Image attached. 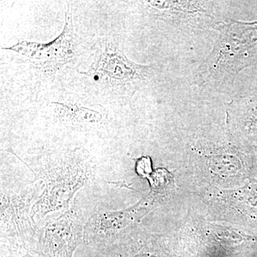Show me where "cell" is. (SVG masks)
I'll return each mask as SVG.
<instances>
[{"label": "cell", "mask_w": 257, "mask_h": 257, "mask_svg": "<svg viewBox=\"0 0 257 257\" xmlns=\"http://www.w3.org/2000/svg\"><path fill=\"white\" fill-rule=\"evenodd\" d=\"M20 160L35 180L43 183V192L32 211L37 223L49 214L72 207L77 193L84 187L106 182L90 152L82 147L40 149Z\"/></svg>", "instance_id": "obj_1"}, {"label": "cell", "mask_w": 257, "mask_h": 257, "mask_svg": "<svg viewBox=\"0 0 257 257\" xmlns=\"http://www.w3.org/2000/svg\"><path fill=\"white\" fill-rule=\"evenodd\" d=\"M217 30L212 50L197 70L199 85H226L243 69L257 65V21H225Z\"/></svg>", "instance_id": "obj_2"}, {"label": "cell", "mask_w": 257, "mask_h": 257, "mask_svg": "<svg viewBox=\"0 0 257 257\" xmlns=\"http://www.w3.org/2000/svg\"><path fill=\"white\" fill-rule=\"evenodd\" d=\"M43 190L42 181L9 177L1 172V244L36 249L41 224L33 219L32 211Z\"/></svg>", "instance_id": "obj_3"}, {"label": "cell", "mask_w": 257, "mask_h": 257, "mask_svg": "<svg viewBox=\"0 0 257 257\" xmlns=\"http://www.w3.org/2000/svg\"><path fill=\"white\" fill-rule=\"evenodd\" d=\"M88 216L77 205L76 198L69 209L49 214L40 223L35 251L40 257H73L77 248L84 244Z\"/></svg>", "instance_id": "obj_4"}, {"label": "cell", "mask_w": 257, "mask_h": 257, "mask_svg": "<svg viewBox=\"0 0 257 257\" xmlns=\"http://www.w3.org/2000/svg\"><path fill=\"white\" fill-rule=\"evenodd\" d=\"M94 81L121 87H137L146 82L152 67L134 62L112 42H99L89 69L82 72Z\"/></svg>", "instance_id": "obj_5"}, {"label": "cell", "mask_w": 257, "mask_h": 257, "mask_svg": "<svg viewBox=\"0 0 257 257\" xmlns=\"http://www.w3.org/2000/svg\"><path fill=\"white\" fill-rule=\"evenodd\" d=\"M154 18L182 30H218L224 20L214 1H144Z\"/></svg>", "instance_id": "obj_6"}, {"label": "cell", "mask_w": 257, "mask_h": 257, "mask_svg": "<svg viewBox=\"0 0 257 257\" xmlns=\"http://www.w3.org/2000/svg\"><path fill=\"white\" fill-rule=\"evenodd\" d=\"M155 198L148 194L133 207L121 210L96 209L84 226V245L98 246L114 241L126 234L135 223L155 206Z\"/></svg>", "instance_id": "obj_7"}, {"label": "cell", "mask_w": 257, "mask_h": 257, "mask_svg": "<svg viewBox=\"0 0 257 257\" xmlns=\"http://www.w3.org/2000/svg\"><path fill=\"white\" fill-rule=\"evenodd\" d=\"M76 47L72 10L68 5L63 30L55 40L49 43L19 40L16 45L5 50L14 51L33 60L44 72H55L72 62L75 55Z\"/></svg>", "instance_id": "obj_8"}, {"label": "cell", "mask_w": 257, "mask_h": 257, "mask_svg": "<svg viewBox=\"0 0 257 257\" xmlns=\"http://www.w3.org/2000/svg\"><path fill=\"white\" fill-rule=\"evenodd\" d=\"M226 113L229 126H237L257 135V94L231 101Z\"/></svg>", "instance_id": "obj_9"}, {"label": "cell", "mask_w": 257, "mask_h": 257, "mask_svg": "<svg viewBox=\"0 0 257 257\" xmlns=\"http://www.w3.org/2000/svg\"><path fill=\"white\" fill-rule=\"evenodd\" d=\"M56 116L62 122L75 127H93L101 124L104 116L99 111L67 102H53Z\"/></svg>", "instance_id": "obj_10"}, {"label": "cell", "mask_w": 257, "mask_h": 257, "mask_svg": "<svg viewBox=\"0 0 257 257\" xmlns=\"http://www.w3.org/2000/svg\"><path fill=\"white\" fill-rule=\"evenodd\" d=\"M170 173L165 169H157L147 177L154 197L164 194L170 184Z\"/></svg>", "instance_id": "obj_11"}, {"label": "cell", "mask_w": 257, "mask_h": 257, "mask_svg": "<svg viewBox=\"0 0 257 257\" xmlns=\"http://www.w3.org/2000/svg\"><path fill=\"white\" fill-rule=\"evenodd\" d=\"M135 172L143 178L147 179L151 175L153 171L150 157L143 156L138 159L135 164Z\"/></svg>", "instance_id": "obj_12"}]
</instances>
